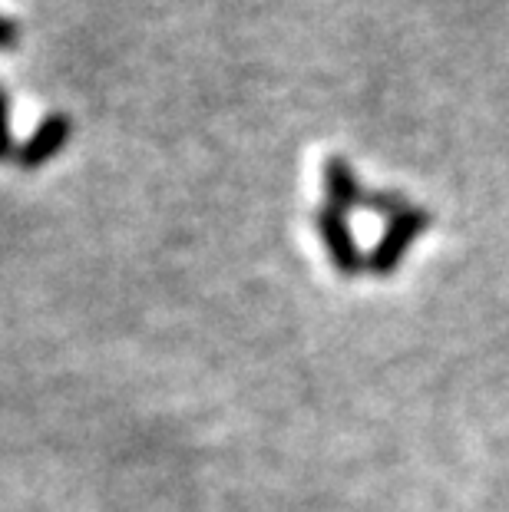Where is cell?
Returning <instances> with one entry per match:
<instances>
[{
    "label": "cell",
    "instance_id": "cell-3",
    "mask_svg": "<svg viewBox=\"0 0 509 512\" xmlns=\"http://www.w3.org/2000/svg\"><path fill=\"white\" fill-rule=\"evenodd\" d=\"M321 189H324V205L338 212H354V209H371V195L361 179H357L354 166L344 156H328L321 166Z\"/></svg>",
    "mask_w": 509,
    "mask_h": 512
},
{
    "label": "cell",
    "instance_id": "cell-5",
    "mask_svg": "<svg viewBox=\"0 0 509 512\" xmlns=\"http://www.w3.org/2000/svg\"><path fill=\"white\" fill-rule=\"evenodd\" d=\"M17 43V24L14 17H4V50H14Z\"/></svg>",
    "mask_w": 509,
    "mask_h": 512
},
{
    "label": "cell",
    "instance_id": "cell-2",
    "mask_svg": "<svg viewBox=\"0 0 509 512\" xmlns=\"http://www.w3.org/2000/svg\"><path fill=\"white\" fill-rule=\"evenodd\" d=\"M311 222L318 228V238L324 242V248H328V258L338 275L354 278V275H361V271H367V258L351 232L348 215L331 209V205H318L311 215Z\"/></svg>",
    "mask_w": 509,
    "mask_h": 512
},
{
    "label": "cell",
    "instance_id": "cell-1",
    "mask_svg": "<svg viewBox=\"0 0 509 512\" xmlns=\"http://www.w3.org/2000/svg\"><path fill=\"white\" fill-rule=\"evenodd\" d=\"M430 228V215L424 209H404L394 219H387V228L377 238V245L367 255V271L377 278H387L404 265L414 242Z\"/></svg>",
    "mask_w": 509,
    "mask_h": 512
},
{
    "label": "cell",
    "instance_id": "cell-4",
    "mask_svg": "<svg viewBox=\"0 0 509 512\" xmlns=\"http://www.w3.org/2000/svg\"><path fill=\"white\" fill-rule=\"evenodd\" d=\"M70 139V119L63 113H50L40 119V126L24 139V146L14 152L17 166L24 169H40L43 162H50L57 152L67 146Z\"/></svg>",
    "mask_w": 509,
    "mask_h": 512
}]
</instances>
